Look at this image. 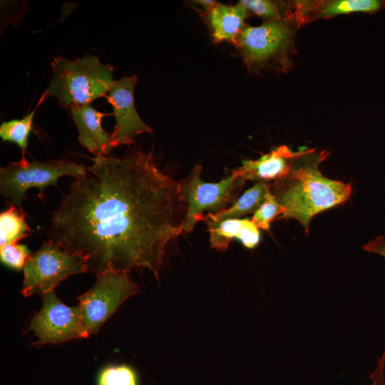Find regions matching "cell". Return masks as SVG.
Listing matches in <instances>:
<instances>
[{
    "label": "cell",
    "instance_id": "15",
    "mask_svg": "<svg viewBox=\"0 0 385 385\" xmlns=\"http://www.w3.org/2000/svg\"><path fill=\"white\" fill-rule=\"evenodd\" d=\"M211 248L218 251L227 250L235 238L248 249H253L260 242L259 228L248 219H227L207 226Z\"/></svg>",
    "mask_w": 385,
    "mask_h": 385
},
{
    "label": "cell",
    "instance_id": "14",
    "mask_svg": "<svg viewBox=\"0 0 385 385\" xmlns=\"http://www.w3.org/2000/svg\"><path fill=\"white\" fill-rule=\"evenodd\" d=\"M250 11L239 2L235 5L217 3L204 19L211 31L214 42L229 41L235 43L247 26L245 20Z\"/></svg>",
    "mask_w": 385,
    "mask_h": 385
},
{
    "label": "cell",
    "instance_id": "2",
    "mask_svg": "<svg viewBox=\"0 0 385 385\" xmlns=\"http://www.w3.org/2000/svg\"><path fill=\"white\" fill-rule=\"evenodd\" d=\"M328 155L326 150L302 149L289 172L269 184L271 192L284 210L277 219H296L308 234L309 222L314 215L350 199V183L329 179L319 171L320 163Z\"/></svg>",
    "mask_w": 385,
    "mask_h": 385
},
{
    "label": "cell",
    "instance_id": "3",
    "mask_svg": "<svg viewBox=\"0 0 385 385\" xmlns=\"http://www.w3.org/2000/svg\"><path fill=\"white\" fill-rule=\"evenodd\" d=\"M51 68L52 77L41 97H54L62 106L70 109L106 97L115 81L113 67L102 63L94 56L75 60L56 57Z\"/></svg>",
    "mask_w": 385,
    "mask_h": 385
},
{
    "label": "cell",
    "instance_id": "19",
    "mask_svg": "<svg viewBox=\"0 0 385 385\" xmlns=\"http://www.w3.org/2000/svg\"><path fill=\"white\" fill-rule=\"evenodd\" d=\"M43 100L41 97L36 108L23 118L3 122L0 125V137L2 141L15 143L23 153L28 145V138L32 130L36 110Z\"/></svg>",
    "mask_w": 385,
    "mask_h": 385
},
{
    "label": "cell",
    "instance_id": "7",
    "mask_svg": "<svg viewBox=\"0 0 385 385\" xmlns=\"http://www.w3.org/2000/svg\"><path fill=\"white\" fill-rule=\"evenodd\" d=\"M23 270L21 292L24 297H29L54 290L68 277L88 272V267L83 257L48 240L31 255Z\"/></svg>",
    "mask_w": 385,
    "mask_h": 385
},
{
    "label": "cell",
    "instance_id": "21",
    "mask_svg": "<svg viewBox=\"0 0 385 385\" xmlns=\"http://www.w3.org/2000/svg\"><path fill=\"white\" fill-rule=\"evenodd\" d=\"M284 211L270 191L260 207L253 213L251 220L258 228L269 230L273 220L281 216Z\"/></svg>",
    "mask_w": 385,
    "mask_h": 385
},
{
    "label": "cell",
    "instance_id": "16",
    "mask_svg": "<svg viewBox=\"0 0 385 385\" xmlns=\"http://www.w3.org/2000/svg\"><path fill=\"white\" fill-rule=\"evenodd\" d=\"M270 192L269 183H256L239 196L230 207L218 213L203 215L200 221H204L207 226H209L225 220L237 219L254 213L262 204Z\"/></svg>",
    "mask_w": 385,
    "mask_h": 385
},
{
    "label": "cell",
    "instance_id": "9",
    "mask_svg": "<svg viewBox=\"0 0 385 385\" xmlns=\"http://www.w3.org/2000/svg\"><path fill=\"white\" fill-rule=\"evenodd\" d=\"M41 296L42 307L29 326L37 337L36 344H58L87 337L81 325L78 306L66 305L54 290Z\"/></svg>",
    "mask_w": 385,
    "mask_h": 385
},
{
    "label": "cell",
    "instance_id": "17",
    "mask_svg": "<svg viewBox=\"0 0 385 385\" xmlns=\"http://www.w3.org/2000/svg\"><path fill=\"white\" fill-rule=\"evenodd\" d=\"M26 214L19 207L11 205L0 213V245L18 242L27 237L31 229Z\"/></svg>",
    "mask_w": 385,
    "mask_h": 385
},
{
    "label": "cell",
    "instance_id": "4",
    "mask_svg": "<svg viewBox=\"0 0 385 385\" xmlns=\"http://www.w3.org/2000/svg\"><path fill=\"white\" fill-rule=\"evenodd\" d=\"M300 26L294 18L247 26L234 45L249 71L257 73L272 68L284 71L290 66L289 54Z\"/></svg>",
    "mask_w": 385,
    "mask_h": 385
},
{
    "label": "cell",
    "instance_id": "13",
    "mask_svg": "<svg viewBox=\"0 0 385 385\" xmlns=\"http://www.w3.org/2000/svg\"><path fill=\"white\" fill-rule=\"evenodd\" d=\"M108 114L98 111L90 104L71 108V116L78 132V141L95 156L107 155L112 149L111 135L102 127Z\"/></svg>",
    "mask_w": 385,
    "mask_h": 385
},
{
    "label": "cell",
    "instance_id": "11",
    "mask_svg": "<svg viewBox=\"0 0 385 385\" xmlns=\"http://www.w3.org/2000/svg\"><path fill=\"white\" fill-rule=\"evenodd\" d=\"M295 19L300 25L321 19L354 12L374 14L385 9L381 0L293 1Z\"/></svg>",
    "mask_w": 385,
    "mask_h": 385
},
{
    "label": "cell",
    "instance_id": "10",
    "mask_svg": "<svg viewBox=\"0 0 385 385\" xmlns=\"http://www.w3.org/2000/svg\"><path fill=\"white\" fill-rule=\"evenodd\" d=\"M137 76H125L115 81L106 98L112 106L115 124L111 135L112 148L130 145L143 133L153 132L139 116L135 106L134 91Z\"/></svg>",
    "mask_w": 385,
    "mask_h": 385
},
{
    "label": "cell",
    "instance_id": "20",
    "mask_svg": "<svg viewBox=\"0 0 385 385\" xmlns=\"http://www.w3.org/2000/svg\"><path fill=\"white\" fill-rule=\"evenodd\" d=\"M137 371L128 364L108 365L96 377V385H139Z\"/></svg>",
    "mask_w": 385,
    "mask_h": 385
},
{
    "label": "cell",
    "instance_id": "24",
    "mask_svg": "<svg viewBox=\"0 0 385 385\" xmlns=\"http://www.w3.org/2000/svg\"><path fill=\"white\" fill-rule=\"evenodd\" d=\"M217 2L213 0H197L192 1L195 7L199 6L200 13L204 18L215 7Z\"/></svg>",
    "mask_w": 385,
    "mask_h": 385
},
{
    "label": "cell",
    "instance_id": "18",
    "mask_svg": "<svg viewBox=\"0 0 385 385\" xmlns=\"http://www.w3.org/2000/svg\"><path fill=\"white\" fill-rule=\"evenodd\" d=\"M239 3L265 21L294 18L293 1L241 0Z\"/></svg>",
    "mask_w": 385,
    "mask_h": 385
},
{
    "label": "cell",
    "instance_id": "6",
    "mask_svg": "<svg viewBox=\"0 0 385 385\" xmlns=\"http://www.w3.org/2000/svg\"><path fill=\"white\" fill-rule=\"evenodd\" d=\"M202 166L199 164L189 175L179 180V188L186 212L183 233L192 232L204 212L215 214L230 207L239 197L245 180L233 170L218 183H206L201 179Z\"/></svg>",
    "mask_w": 385,
    "mask_h": 385
},
{
    "label": "cell",
    "instance_id": "8",
    "mask_svg": "<svg viewBox=\"0 0 385 385\" xmlns=\"http://www.w3.org/2000/svg\"><path fill=\"white\" fill-rule=\"evenodd\" d=\"M138 285L126 272H106L97 276L94 285L78 297L81 322L87 336L96 334L104 322L130 297Z\"/></svg>",
    "mask_w": 385,
    "mask_h": 385
},
{
    "label": "cell",
    "instance_id": "12",
    "mask_svg": "<svg viewBox=\"0 0 385 385\" xmlns=\"http://www.w3.org/2000/svg\"><path fill=\"white\" fill-rule=\"evenodd\" d=\"M292 151L287 145L277 147L257 160H245L235 172L245 181L272 184L284 178L290 170L294 160L302 153Z\"/></svg>",
    "mask_w": 385,
    "mask_h": 385
},
{
    "label": "cell",
    "instance_id": "5",
    "mask_svg": "<svg viewBox=\"0 0 385 385\" xmlns=\"http://www.w3.org/2000/svg\"><path fill=\"white\" fill-rule=\"evenodd\" d=\"M86 172L85 165L65 158L30 162L22 153L20 160L1 168L0 192L7 205L20 207L29 188H38V196L43 199L45 188L56 186L60 178L71 176L76 178Z\"/></svg>",
    "mask_w": 385,
    "mask_h": 385
},
{
    "label": "cell",
    "instance_id": "1",
    "mask_svg": "<svg viewBox=\"0 0 385 385\" xmlns=\"http://www.w3.org/2000/svg\"><path fill=\"white\" fill-rule=\"evenodd\" d=\"M53 211L49 240L96 274L145 268L158 279L169 243L183 233L186 206L178 181L153 152L95 156Z\"/></svg>",
    "mask_w": 385,
    "mask_h": 385
},
{
    "label": "cell",
    "instance_id": "22",
    "mask_svg": "<svg viewBox=\"0 0 385 385\" xmlns=\"http://www.w3.org/2000/svg\"><path fill=\"white\" fill-rule=\"evenodd\" d=\"M30 256L29 250L25 245L15 242L1 247V261L6 266L15 270L24 269Z\"/></svg>",
    "mask_w": 385,
    "mask_h": 385
},
{
    "label": "cell",
    "instance_id": "23",
    "mask_svg": "<svg viewBox=\"0 0 385 385\" xmlns=\"http://www.w3.org/2000/svg\"><path fill=\"white\" fill-rule=\"evenodd\" d=\"M364 250L370 252L379 254L385 257V240L379 236L375 240L364 246Z\"/></svg>",
    "mask_w": 385,
    "mask_h": 385
}]
</instances>
